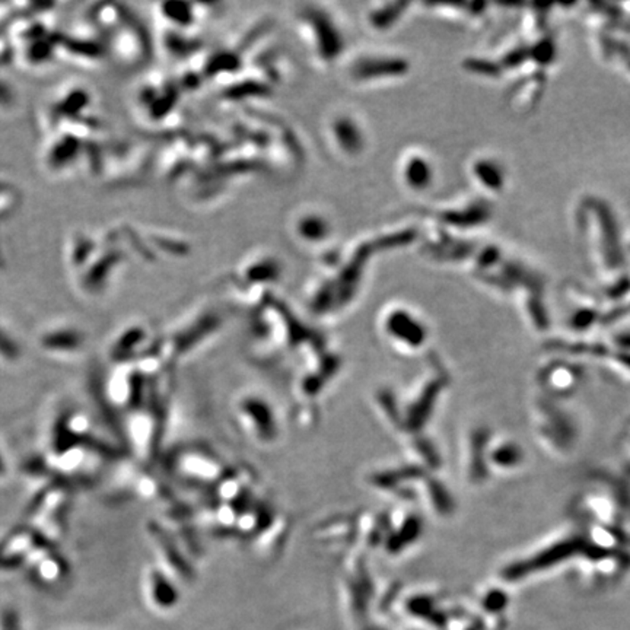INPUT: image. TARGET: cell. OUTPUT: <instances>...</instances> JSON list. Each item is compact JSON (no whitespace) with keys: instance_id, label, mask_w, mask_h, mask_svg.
Returning a JSON list of instances; mask_svg holds the SVG:
<instances>
[{"instance_id":"6da1fadb","label":"cell","mask_w":630,"mask_h":630,"mask_svg":"<svg viewBox=\"0 0 630 630\" xmlns=\"http://www.w3.org/2000/svg\"><path fill=\"white\" fill-rule=\"evenodd\" d=\"M75 486L62 479L47 482L34 495L27 508V524L34 526L46 540L56 544L68 533Z\"/></svg>"},{"instance_id":"7a4b0ae2","label":"cell","mask_w":630,"mask_h":630,"mask_svg":"<svg viewBox=\"0 0 630 630\" xmlns=\"http://www.w3.org/2000/svg\"><path fill=\"white\" fill-rule=\"evenodd\" d=\"M46 543L50 542L29 524L9 530L0 539V569H18L22 565H29L32 555Z\"/></svg>"},{"instance_id":"3957f363","label":"cell","mask_w":630,"mask_h":630,"mask_svg":"<svg viewBox=\"0 0 630 630\" xmlns=\"http://www.w3.org/2000/svg\"><path fill=\"white\" fill-rule=\"evenodd\" d=\"M32 583L41 586L61 585L70 574V565L56 544L46 543L29 562Z\"/></svg>"},{"instance_id":"277c9868","label":"cell","mask_w":630,"mask_h":630,"mask_svg":"<svg viewBox=\"0 0 630 630\" xmlns=\"http://www.w3.org/2000/svg\"><path fill=\"white\" fill-rule=\"evenodd\" d=\"M292 232L300 243L305 244L307 247H315L330 238L333 227L327 215L323 211L317 209H303L294 216Z\"/></svg>"},{"instance_id":"5b68a950","label":"cell","mask_w":630,"mask_h":630,"mask_svg":"<svg viewBox=\"0 0 630 630\" xmlns=\"http://www.w3.org/2000/svg\"><path fill=\"white\" fill-rule=\"evenodd\" d=\"M85 346V335L78 328H56L41 337V347L54 355H73Z\"/></svg>"},{"instance_id":"8992f818","label":"cell","mask_w":630,"mask_h":630,"mask_svg":"<svg viewBox=\"0 0 630 630\" xmlns=\"http://www.w3.org/2000/svg\"><path fill=\"white\" fill-rule=\"evenodd\" d=\"M400 178L411 192H422L431 181V167L422 153H406L400 162Z\"/></svg>"},{"instance_id":"52a82bcc","label":"cell","mask_w":630,"mask_h":630,"mask_svg":"<svg viewBox=\"0 0 630 630\" xmlns=\"http://www.w3.org/2000/svg\"><path fill=\"white\" fill-rule=\"evenodd\" d=\"M145 339H146V333L142 327H130L123 331L112 344V360L116 361L119 365L130 363V360H135L136 356L144 353L140 349L144 347Z\"/></svg>"},{"instance_id":"ba28073f","label":"cell","mask_w":630,"mask_h":630,"mask_svg":"<svg viewBox=\"0 0 630 630\" xmlns=\"http://www.w3.org/2000/svg\"><path fill=\"white\" fill-rule=\"evenodd\" d=\"M21 347L13 340L12 336L0 328V360L8 363H15L21 360Z\"/></svg>"},{"instance_id":"9c48e42d","label":"cell","mask_w":630,"mask_h":630,"mask_svg":"<svg viewBox=\"0 0 630 630\" xmlns=\"http://www.w3.org/2000/svg\"><path fill=\"white\" fill-rule=\"evenodd\" d=\"M6 473H8V466H6L2 451H0V480L4 479Z\"/></svg>"}]
</instances>
